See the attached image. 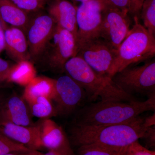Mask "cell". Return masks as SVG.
Segmentation results:
<instances>
[{"label": "cell", "mask_w": 155, "mask_h": 155, "mask_svg": "<svg viewBox=\"0 0 155 155\" xmlns=\"http://www.w3.org/2000/svg\"><path fill=\"white\" fill-rule=\"evenodd\" d=\"M145 119V117L139 116L128 122L111 125L72 124L69 131V139L72 144L78 147L95 144L119 148L126 147L142 138L150 127Z\"/></svg>", "instance_id": "1"}, {"label": "cell", "mask_w": 155, "mask_h": 155, "mask_svg": "<svg viewBox=\"0 0 155 155\" xmlns=\"http://www.w3.org/2000/svg\"><path fill=\"white\" fill-rule=\"evenodd\" d=\"M155 110V94L144 101H100L87 105L76 113L73 125L97 126L128 122Z\"/></svg>", "instance_id": "2"}, {"label": "cell", "mask_w": 155, "mask_h": 155, "mask_svg": "<svg viewBox=\"0 0 155 155\" xmlns=\"http://www.w3.org/2000/svg\"><path fill=\"white\" fill-rule=\"evenodd\" d=\"M64 72L84 89L90 101H96L98 97L103 101H137L133 96L121 90L110 78L96 73L79 56H74L67 61Z\"/></svg>", "instance_id": "3"}, {"label": "cell", "mask_w": 155, "mask_h": 155, "mask_svg": "<svg viewBox=\"0 0 155 155\" xmlns=\"http://www.w3.org/2000/svg\"><path fill=\"white\" fill-rule=\"evenodd\" d=\"M134 24L116 51V58L109 77L133 64L154 58L155 35L140 23L138 16L134 17Z\"/></svg>", "instance_id": "4"}, {"label": "cell", "mask_w": 155, "mask_h": 155, "mask_svg": "<svg viewBox=\"0 0 155 155\" xmlns=\"http://www.w3.org/2000/svg\"><path fill=\"white\" fill-rule=\"evenodd\" d=\"M139 66H128L111 78L113 82L127 94H155V59Z\"/></svg>", "instance_id": "5"}, {"label": "cell", "mask_w": 155, "mask_h": 155, "mask_svg": "<svg viewBox=\"0 0 155 155\" xmlns=\"http://www.w3.org/2000/svg\"><path fill=\"white\" fill-rule=\"evenodd\" d=\"M76 54L75 37L69 31L57 25L40 60L45 61L52 70L61 73L64 72L67 61Z\"/></svg>", "instance_id": "6"}, {"label": "cell", "mask_w": 155, "mask_h": 155, "mask_svg": "<svg viewBox=\"0 0 155 155\" xmlns=\"http://www.w3.org/2000/svg\"><path fill=\"white\" fill-rule=\"evenodd\" d=\"M107 5L100 0H92L81 3L77 8L76 53L78 48L84 43L100 37L103 11Z\"/></svg>", "instance_id": "7"}, {"label": "cell", "mask_w": 155, "mask_h": 155, "mask_svg": "<svg viewBox=\"0 0 155 155\" xmlns=\"http://www.w3.org/2000/svg\"><path fill=\"white\" fill-rule=\"evenodd\" d=\"M116 54V50L99 37L90 40L81 46L76 56L82 58L99 75L110 78Z\"/></svg>", "instance_id": "8"}, {"label": "cell", "mask_w": 155, "mask_h": 155, "mask_svg": "<svg viewBox=\"0 0 155 155\" xmlns=\"http://www.w3.org/2000/svg\"><path fill=\"white\" fill-rule=\"evenodd\" d=\"M57 24L48 14H38L30 21L25 32L30 59H40L52 36Z\"/></svg>", "instance_id": "9"}, {"label": "cell", "mask_w": 155, "mask_h": 155, "mask_svg": "<svg viewBox=\"0 0 155 155\" xmlns=\"http://www.w3.org/2000/svg\"><path fill=\"white\" fill-rule=\"evenodd\" d=\"M129 12L107 5L103 11L100 37L117 51L130 29Z\"/></svg>", "instance_id": "10"}, {"label": "cell", "mask_w": 155, "mask_h": 155, "mask_svg": "<svg viewBox=\"0 0 155 155\" xmlns=\"http://www.w3.org/2000/svg\"><path fill=\"white\" fill-rule=\"evenodd\" d=\"M86 97L87 95L84 89L69 75H63L56 80L55 90L52 100L56 103V114L70 115Z\"/></svg>", "instance_id": "11"}, {"label": "cell", "mask_w": 155, "mask_h": 155, "mask_svg": "<svg viewBox=\"0 0 155 155\" xmlns=\"http://www.w3.org/2000/svg\"><path fill=\"white\" fill-rule=\"evenodd\" d=\"M36 126L43 149L74 154L69 139L55 122L49 119H44Z\"/></svg>", "instance_id": "12"}, {"label": "cell", "mask_w": 155, "mask_h": 155, "mask_svg": "<svg viewBox=\"0 0 155 155\" xmlns=\"http://www.w3.org/2000/svg\"><path fill=\"white\" fill-rule=\"evenodd\" d=\"M0 133L31 149L37 151L43 149L36 125L25 126L16 125L0 117Z\"/></svg>", "instance_id": "13"}, {"label": "cell", "mask_w": 155, "mask_h": 155, "mask_svg": "<svg viewBox=\"0 0 155 155\" xmlns=\"http://www.w3.org/2000/svg\"><path fill=\"white\" fill-rule=\"evenodd\" d=\"M48 5V14L57 25L71 32L76 41L78 30L77 7L67 0H54Z\"/></svg>", "instance_id": "14"}, {"label": "cell", "mask_w": 155, "mask_h": 155, "mask_svg": "<svg viewBox=\"0 0 155 155\" xmlns=\"http://www.w3.org/2000/svg\"><path fill=\"white\" fill-rule=\"evenodd\" d=\"M7 54L16 62L30 60L28 43L24 31L11 26L4 28Z\"/></svg>", "instance_id": "15"}, {"label": "cell", "mask_w": 155, "mask_h": 155, "mask_svg": "<svg viewBox=\"0 0 155 155\" xmlns=\"http://www.w3.org/2000/svg\"><path fill=\"white\" fill-rule=\"evenodd\" d=\"M0 117L16 125L32 126L24 99L16 95L10 97L2 107Z\"/></svg>", "instance_id": "16"}, {"label": "cell", "mask_w": 155, "mask_h": 155, "mask_svg": "<svg viewBox=\"0 0 155 155\" xmlns=\"http://www.w3.org/2000/svg\"><path fill=\"white\" fill-rule=\"evenodd\" d=\"M31 17L10 0H0V20L3 28L6 24L17 27L25 33Z\"/></svg>", "instance_id": "17"}, {"label": "cell", "mask_w": 155, "mask_h": 155, "mask_svg": "<svg viewBox=\"0 0 155 155\" xmlns=\"http://www.w3.org/2000/svg\"><path fill=\"white\" fill-rule=\"evenodd\" d=\"M55 81L45 76H36L25 86L23 99L28 104L40 97L52 100L55 90Z\"/></svg>", "instance_id": "18"}, {"label": "cell", "mask_w": 155, "mask_h": 155, "mask_svg": "<svg viewBox=\"0 0 155 155\" xmlns=\"http://www.w3.org/2000/svg\"><path fill=\"white\" fill-rule=\"evenodd\" d=\"M36 69L29 60L17 62L11 66L6 77V82L14 83L26 86L36 77Z\"/></svg>", "instance_id": "19"}, {"label": "cell", "mask_w": 155, "mask_h": 155, "mask_svg": "<svg viewBox=\"0 0 155 155\" xmlns=\"http://www.w3.org/2000/svg\"><path fill=\"white\" fill-rule=\"evenodd\" d=\"M10 153L27 155H42L43 153L27 147L24 145L10 139L0 133V155Z\"/></svg>", "instance_id": "20"}, {"label": "cell", "mask_w": 155, "mask_h": 155, "mask_svg": "<svg viewBox=\"0 0 155 155\" xmlns=\"http://www.w3.org/2000/svg\"><path fill=\"white\" fill-rule=\"evenodd\" d=\"M28 104L31 113L37 118L48 119L56 114L55 108L52 104L51 100L46 97H38Z\"/></svg>", "instance_id": "21"}, {"label": "cell", "mask_w": 155, "mask_h": 155, "mask_svg": "<svg viewBox=\"0 0 155 155\" xmlns=\"http://www.w3.org/2000/svg\"><path fill=\"white\" fill-rule=\"evenodd\" d=\"M126 147L119 148L98 145H84L78 147V155H123Z\"/></svg>", "instance_id": "22"}, {"label": "cell", "mask_w": 155, "mask_h": 155, "mask_svg": "<svg viewBox=\"0 0 155 155\" xmlns=\"http://www.w3.org/2000/svg\"><path fill=\"white\" fill-rule=\"evenodd\" d=\"M140 13L143 26L149 32L155 35V0H145Z\"/></svg>", "instance_id": "23"}, {"label": "cell", "mask_w": 155, "mask_h": 155, "mask_svg": "<svg viewBox=\"0 0 155 155\" xmlns=\"http://www.w3.org/2000/svg\"><path fill=\"white\" fill-rule=\"evenodd\" d=\"M27 13L37 12L44 8L51 0H10Z\"/></svg>", "instance_id": "24"}, {"label": "cell", "mask_w": 155, "mask_h": 155, "mask_svg": "<svg viewBox=\"0 0 155 155\" xmlns=\"http://www.w3.org/2000/svg\"><path fill=\"white\" fill-rule=\"evenodd\" d=\"M123 155H155V152L143 146L137 140L125 148Z\"/></svg>", "instance_id": "25"}, {"label": "cell", "mask_w": 155, "mask_h": 155, "mask_svg": "<svg viewBox=\"0 0 155 155\" xmlns=\"http://www.w3.org/2000/svg\"><path fill=\"white\" fill-rule=\"evenodd\" d=\"M108 5L122 11L130 10V0H106Z\"/></svg>", "instance_id": "26"}, {"label": "cell", "mask_w": 155, "mask_h": 155, "mask_svg": "<svg viewBox=\"0 0 155 155\" xmlns=\"http://www.w3.org/2000/svg\"><path fill=\"white\" fill-rule=\"evenodd\" d=\"M147 144L150 147H154L155 145V126L149 127L145 132L143 137Z\"/></svg>", "instance_id": "27"}, {"label": "cell", "mask_w": 155, "mask_h": 155, "mask_svg": "<svg viewBox=\"0 0 155 155\" xmlns=\"http://www.w3.org/2000/svg\"><path fill=\"white\" fill-rule=\"evenodd\" d=\"M11 66L8 61L0 58V84L6 82L7 74Z\"/></svg>", "instance_id": "28"}, {"label": "cell", "mask_w": 155, "mask_h": 155, "mask_svg": "<svg viewBox=\"0 0 155 155\" xmlns=\"http://www.w3.org/2000/svg\"><path fill=\"white\" fill-rule=\"evenodd\" d=\"M145 0H130V10L129 13L134 16H138Z\"/></svg>", "instance_id": "29"}, {"label": "cell", "mask_w": 155, "mask_h": 155, "mask_svg": "<svg viewBox=\"0 0 155 155\" xmlns=\"http://www.w3.org/2000/svg\"><path fill=\"white\" fill-rule=\"evenodd\" d=\"M5 31L3 27H0V53L5 49Z\"/></svg>", "instance_id": "30"}, {"label": "cell", "mask_w": 155, "mask_h": 155, "mask_svg": "<svg viewBox=\"0 0 155 155\" xmlns=\"http://www.w3.org/2000/svg\"><path fill=\"white\" fill-rule=\"evenodd\" d=\"M42 155H74V154H69L67 153L56 151H48L47 152L43 153Z\"/></svg>", "instance_id": "31"}, {"label": "cell", "mask_w": 155, "mask_h": 155, "mask_svg": "<svg viewBox=\"0 0 155 155\" xmlns=\"http://www.w3.org/2000/svg\"><path fill=\"white\" fill-rule=\"evenodd\" d=\"M73 1H75V2H81V3L83 2H88V1H92V0H73ZM100 1H103V2H105L107 3V1H106V0H100Z\"/></svg>", "instance_id": "32"}, {"label": "cell", "mask_w": 155, "mask_h": 155, "mask_svg": "<svg viewBox=\"0 0 155 155\" xmlns=\"http://www.w3.org/2000/svg\"><path fill=\"white\" fill-rule=\"evenodd\" d=\"M2 155H27L23 154L15 153H10Z\"/></svg>", "instance_id": "33"}, {"label": "cell", "mask_w": 155, "mask_h": 155, "mask_svg": "<svg viewBox=\"0 0 155 155\" xmlns=\"http://www.w3.org/2000/svg\"><path fill=\"white\" fill-rule=\"evenodd\" d=\"M1 108H2V106H1V102L0 101V113H1Z\"/></svg>", "instance_id": "34"}]
</instances>
